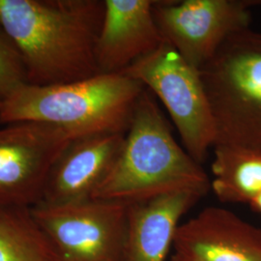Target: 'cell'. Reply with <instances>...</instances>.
I'll list each match as a JSON object with an SVG mask.
<instances>
[{"instance_id":"cell-6","label":"cell","mask_w":261,"mask_h":261,"mask_svg":"<svg viewBox=\"0 0 261 261\" xmlns=\"http://www.w3.org/2000/svg\"><path fill=\"white\" fill-rule=\"evenodd\" d=\"M129 203L91 198L38 203L30 213L62 261H124Z\"/></svg>"},{"instance_id":"cell-16","label":"cell","mask_w":261,"mask_h":261,"mask_svg":"<svg viewBox=\"0 0 261 261\" xmlns=\"http://www.w3.org/2000/svg\"><path fill=\"white\" fill-rule=\"evenodd\" d=\"M252 210L261 214V192L250 202Z\"/></svg>"},{"instance_id":"cell-4","label":"cell","mask_w":261,"mask_h":261,"mask_svg":"<svg viewBox=\"0 0 261 261\" xmlns=\"http://www.w3.org/2000/svg\"><path fill=\"white\" fill-rule=\"evenodd\" d=\"M199 73L214 118L215 145L261 150V32L249 28L234 33Z\"/></svg>"},{"instance_id":"cell-13","label":"cell","mask_w":261,"mask_h":261,"mask_svg":"<svg viewBox=\"0 0 261 261\" xmlns=\"http://www.w3.org/2000/svg\"><path fill=\"white\" fill-rule=\"evenodd\" d=\"M211 190L219 200L248 203L261 192V150L215 145Z\"/></svg>"},{"instance_id":"cell-19","label":"cell","mask_w":261,"mask_h":261,"mask_svg":"<svg viewBox=\"0 0 261 261\" xmlns=\"http://www.w3.org/2000/svg\"><path fill=\"white\" fill-rule=\"evenodd\" d=\"M1 103H2V102H1V101H0V108H1Z\"/></svg>"},{"instance_id":"cell-3","label":"cell","mask_w":261,"mask_h":261,"mask_svg":"<svg viewBox=\"0 0 261 261\" xmlns=\"http://www.w3.org/2000/svg\"><path fill=\"white\" fill-rule=\"evenodd\" d=\"M145 89L123 73L47 86L25 84L2 101L0 124H47L65 130L74 140L126 134Z\"/></svg>"},{"instance_id":"cell-1","label":"cell","mask_w":261,"mask_h":261,"mask_svg":"<svg viewBox=\"0 0 261 261\" xmlns=\"http://www.w3.org/2000/svg\"><path fill=\"white\" fill-rule=\"evenodd\" d=\"M101 0H0V25L19 50L28 84H68L98 75Z\"/></svg>"},{"instance_id":"cell-11","label":"cell","mask_w":261,"mask_h":261,"mask_svg":"<svg viewBox=\"0 0 261 261\" xmlns=\"http://www.w3.org/2000/svg\"><path fill=\"white\" fill-rule=\"evenodd\" d=\"M156 1H103V22L96 45L99 74L121 73L166 42L154 19Z\"/></svg>"},{"instance_id":"cell-17","label":"cell","mask_w":261,"mask_h":261,"mask_svg":"<svg viewBox=\"0 0 261 261\" xmlns=\"http://www.w3.org/2000/svg\"><path fill=\"white\" fill-rule=\"evenodd\" d=\"M251 4L252 5H260L261 6V0H254V1H250Z\"/></svg>"},{"instance_id":"cell-18","label":"cell","mask_w":261,"mask_h":261,"mask_svg":"<svg viewBox=\"0 0 261 261\" xmlns=\"http://www.w3.org/2000/svg\"><path fill=\"white\" fill-rule=\"evenodd\" d=\"M171 261H181L180 259H178L177 257L175 256V255H173L172 256V258H171Z\"/></svg>"},{"instance_id":"cell-12","label":"cell","mask_w":261,"mask_h":261,"mask_svg":"<svg viewBox=\"0 0 261 261\" xmlns=\"http://www.w3.org/2000/svg\"><path fill=\"white\" fill-rule=\"evenodd\" d=\"M203 196L177 192L130 202L124 261H165L179 222Z\"/></svg>"},{"instance_id":"cell-15","label":"cell","mask_w":261,"mask_h":261,"mask_svg":"<svg viewBox=\"0 0 261 261\" xmlns=\"http://www.w3.org/2000/svg\"><path fill=\"white\" fill-rule=\"evenodd\" d=\"M25 84L27 72L19 50L0 25V101Z\"/></svg>"},{"instance_id":"cell-8","label":"cell","mask_w":261,"mask_h":261,"mask_svg":"<svg viewBox=\"0 0 261 261\" xmlns=\"http://www.w3.org/2000/svg\"><path fill=\"white\" fill-rule=\"evenodd\" d=\"M248 0H161L153 14L165 41L199 70L232 34L250 28Z\"/></svg>"},{"instance_id":"cell-10","label":"cell","mask_w":261,"mask_h":261,"mask_svg":"<svg viewBox=\"0 0 261 261\" xmlns=\"http://www.w3.org/2000/svg\"><path fill=\"white\" fill-rule=\"evenodd\" d=\"M124 139L125 134H101L73 140L50 169L39 203L91 199L119 157Z\"/></svg>"},{"instance_id":"cell-2","label":"cell","mask_w":261,"mask_h":261,"mask_svg":"<svg viewBox=\"0 0 261 261\" xmlns=\"http://www.w3.org/2000/svg\"><path fill=\"white\" fill-rule=\"evenodd\" d=\"M210 190L204 169L178 144L153 94L145 89L120 155L92 198L130 203L177 192L204 196Z\"/></svg>"},{"instance_id":"cell-7","label":"cell","mask_w":261,"mask_h":261,"mask_svg":"<svg viewBox=\"0 0 261 261\" xmlns=\"http://www.w3.org/2000/svg\"><path fill=\"white\" fill-rule=\"evenodd\" d=\"M74 139L47 124L21 122L0 129V208L41 200L49 171Z\"/></svg>"},{"instance_id":"cell-14","label":"cell","mask_w":261,"mask_h":261,"mask_svg":"<svg viewBox=\"0 0 261 261\" xmlns=\"http://www.w3.org/2000/svg\"><path fill=\"white\" fill-rule=\"evenodd\" d=\"M0 261H62L27 208H0Z\"/></svg>"},{"instance_id":"cell-5","label":"cell","mask_w":261,"mask_h":261,"mask_svg":"<svg viewBox=\"0 0 261 261\" xmlns=\"http://www.w3.org/2000/svg\"><path fill=\"white\" fill-rule=\"evenodd\" d=\"M140 82L165 106L188 154L202 164L216 129L199 70L167 42L121 72Z\"/></svg>"},{"instance_id":"cell-9","label":"cell","mask_w":261,"mask_h":261,"mask_svg":"<svg viewBox=\"0 0 261 261\" xmlns=\"http://www.w3.org/2000/svg\"><path fill=\"white\" fill-rule=\"evenodd\" d=\"M173 248L181 261H261V230L229 210L207 207L179 224Z\"/></svg>"}]
</instances>
